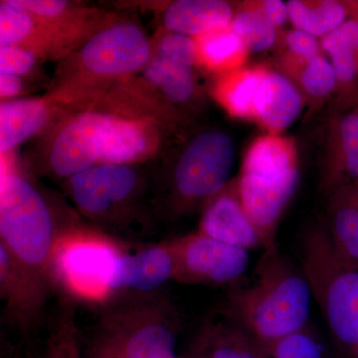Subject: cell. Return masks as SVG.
<instances>
[{"label":"cell","instance_id":"6da1fadb","mask_svg":"<svg viewBox=\"0 0 358 358\" xmlns=\"http://www.w3.org/2000/svg\"><path fill=\"white\" fill-rule=\"evenodd\" d=\"M312 300L301 267L275 244L264 249L250 284L228 289L220 310L270 353L275 343L308 327Z\"/></svg>","mask_w":358,"mask_h":358},{"label":"cell","instance_id":"7a4b0ae2","mask_svg":"<svg viewBox=\"0 0 358 358\" xmlns=\"http://www.w3.org/2000/svg\"><path fill=\"white\" fill-rule=\"evenodd\" d=\"M235 155L234 141L224 129H195L180 136L150 173L157 219L178 220L202 210L229 182Z\"/></svg>","mask_w":358,"mask_h":358},{"label":"cell","instance_id":"3957f363","mask_svg":"<svg viewBox=\"0 0 358 358\" xmlns=\"http://www.w3.org/2000/svg\"><path fill=\"white\" fill-rule=\"evenodd\" d=\"M96 308L86 358H176L182 320L164 289L114 294Z\"/></svg>","mask_w":358,"mask_h":358},{"label":"cell","instance_id":"277c9868","mask_svg":"<svg viewBox=\"0 0 358 358\" xmlns=\"http://www.w3.org/2000/svg\"><path fill=\"white\" fill-rule=\"evenodd\" d=\"M65 190L77 210L108 236L128 243L155 231L150 176L138 164H96L67 179Z\"/></svg>","mask_w":358,"mask_h":358},{"label":"cell","instance_id":"5b68a950","mask_svg":"<svg viewBox=\"0 0 358 358\" xmlns=\"http://www.w3.org/2000/svg\"><path fill=\"white\" fill-rule=\"evenodd\" d=\"M77 224L56 223L50 205L24 176L4 171L0 190V246L49 291H56L52 259L63 233Z\"/></svg>","mask_w":358,"mask_h":358},{"label":"cell","instance_id":"8992f818","mask_svg":"<svg viewBox=\"0 0 358 358\" xmlns=\"http://www.w3.org/2000/svg\"><path fill=\"white\" fill-rule=\"evenodd\" d=\"M300 263L334 343L358 358V270L339 258L324 225L308 228L301 237Z\"/></svg>","mask_w":358,"mask_h":358},{"label":"cell","instance_id":"52a82bcc","mask_svg":"<svg viewBox=\"0 0 358 358\" xmlns=\"http://www.w3.org/2000/svg\"><path fill=\"white\" fill-rule=\"evenodd\" d=\"M127 244L79 225L65 231L52 259L56 291L64 294L65 300L101 305L110 296L115 259Z\"/></svg>","mask_w":358,"mask_h":358},{"label":"cell","instance_id":"ba28073f","mask_svg":"<svg viewBox=\"0 0 358 358\" xmlns=\"http://www.w3.org/2000/svg\"><path fill=\"white\" fill-rule=\"evenodd\" d=\"M152 47L140 26L115 21L90 37L77 53L80 76L74 78L81 93L84 84H107L145 69Z\"/></svg>","mask_w":358,"mask_h":358},{"label":"cell","instance_id":"9c48e42d","mask_svg":"<svg viewBox=\"0 0 358 358\" xmlns=\"http://www.w3.org/2000/svg\"><path fill=\"white\" fill-rule=\"evenodd\" d=\"M176 274L173 281L185 285L232 289L243 281L249 267V251L200 233L169 240Z\"/></svg>","mask_w":358,"mask_h":358},{"label":"cell","instance_id":"30bf717a","mask_svg":"<svg viewBox=\"0 0 358 358\" xmlns=\"http://www.w3.org/2000/svg\"><path fill=\"white\" fill-rule=\"evenodd\" d=\"M141 72V89L152 92L148 98H155L159 109L174 126L189 128L204 105L203 90L195 69L152 54Z\"/></svg>","mask_w":358,"mask_h":358},{"label":"cell","instance_id":"8fae6325","mask_svg":"<svg viewBox=\"0 0 358 358\" xmlns=\"http://www.w3.org/2000/svg\"><path fill=\"white\" fill-rule=\"evenodd\" d=\"M105 117L91 110L61 122L49 143L47 173L67 180L100 164Z\"/></svg>","mask_w":358,"mask_h":358},{"label":"cell","instance_id":"7c38bea8","mask_svg":"<svg viewBox=\"0 0 358 358\" xmlns=\"http://www.w3.org/2000/svg\"><path fill=\"white\" fill-rule=\"evenodd\" d=\"M173 127L155 117H129L106 113L100 164H140L164 147Z\"/></svg>","mask_w":358,"mask_h":358},{"label":"cell","instance_id":"4fadbf2b","mask_svg":"<svg viewBox=\"0 0 358 358\" xmlns=\"http://www.w3.org/2000/svg\"><path fill=\"white\" fill-rule=\"evenodd\" d=\"M174 274L176 261L169 240L143 245L134 251L127 244L115 259L110 282V296L162 291L167 282L173 281Z\"/></svg>","mask_w":358,"mask_h":358},{"label":"cell","instance_id":"5bb4252c","mask_svg":"<svg viewBox=\"0 0 358 358\" xmlns=\"http://www.w3.org/2000/svg\"><path fill=\"white\" fill-rule=\"evenodd\" d=\"M197 232L248 251L266 247L262 235L245 210L237 178L205 204Z\"/></svg>","mask_w":358,"mask_h":358},{"label":"cell","instance_id":"9a60e30c","mask_svg":"<svg viewBox=\"0 0 358 358\" xmlns=\"http://www.w3.org/2000/svg\"><path fill=\"white\" fill-rule=\"evenodd\" d=\"M50 294L0 246V296L10 326L24 334L36 327Z\"/></svg>","mask_w":358,"mask_h":358},{"label":"cell","instance_id":"2e32d148","mask_svg":"<svg viewBox=\"0 0 358 358\" xmlns=\"http://www.w3.org/2000/svg\"><path fill=\"white\" fill-rule=\"evenodd\" d=\"M320 169L327 195L358 180V109L336 115L327 126Z\"/></svg>","mask_w":358,"mask_h":358},{"label":"cell","instance_id":"e0dca14e","mask_svg":"<svg viewBox=\"0 0 358 358\" xmlns=\"http://www.w3.org/2000/svg\"><path fill=\"white\" fill-rule=\"evenodd\" d=\"M73 48L103 29L100 13L62 0H8Z\"/></svg>","mask_w":358,"mask_h":358},{"label":"cell","instance_id":"ac0fdd59","mask_svg":"<svg viewBox=\"0 0 358 358\" xmlns=\"http://www.w3.org/2000/svg\"><path fill=\"white\" fill-rule=\"evenodd\" d=\"M189 358H271L251 334L219 310L200 327Z\"/></svg>","mask_w":358,"mask_h":358},{"label":"cell","instance_id":"d6986e66","mask_svg":"<svg viewBox=\"0 0 358 358\" xmlns=\"http://www.w3.org/2000/svg\"><path fill=\"white\" fill-rule=\"evenodd\" d=\"M307 105L289 78L268 67L256 99V122L266 134H282Z\"/></svg>","mask_w":358,"mask_h":358},{"label":"cell","instance_id":"ffe728a7","mask_svg":"<svg viewBox=\"0 0 358 358\" xmlns=\"http://www.w3.org/2000/svg\"><path fill=\"white\" fill-rule=\"evenodd\" d=\"M240 174L268 181L301 176L300 154L296 141L284 134L258 136L245 152Z\"/></svg>","mask_w":358,"mask_h":358},{"label":"cell","instance_id":"44dd1931","mask_svg":"<svg viewBox=\"0 0 358 358\" xmlns=\"http://www.w3.org/2000/svg\"><path fill=\"white\" fill-rule=\"evenodd\" d=\"M324 225L339 258L358 270V180L327 195Z\"/></svg>","mask_w":358,"mask_h":358},{"label":"cell","instance_id":"7402d4cb","mask_svg":"<svg viewBox=\"0 0 358 358\" xmlns=\"http://www.w3.org/2000/svg\"><path fill=\"white\" fill-rule=\"evenodd\" d=\"M234 6L223 0H178L162 15L164 30L196 37L212 30L229 27Z\"/></svg>","mask_w":358,"mask_h":358},{"label":"cell","instance_id":"603a6c76","mask_svg":"<svg viewBox=\"0 0 358 358\" xmlns=\"http://www.w3.org/2000/svg\"><path fill=\"white\" fill-rule=\"evenodd\" d=\"M266 65L245 66L220 75L214 82L211 95L230 117L256 122V99L264 77Z\"/></svg>","mask_w":358,"mask_h":358},{"label":"cell","instance_id":"cb8c5ba5","mask_svg":"<svg viewBox=\"0 0 358 358\" xmlns=\"http://www.w3.org/2000/svg\"><path fill=\"white\" fill-rule=\"evenodd\" d=\"M277 67L298 87L313 112L320 110L336 91L333 65L324 54L305 60L281 53Z\"/></svg>","mask_w":358,"mask_h":358},{"label":"cell","instance_id":"d4e9b609","mask_svg":"<svg viewBox=\"0 0 358 358\" xmlns=\"http://www.w3.org/2000/svg\"><path fill=\"white\" fill-rule=\"evenodd\" d=\"M51 108L45 99L3 101L0 105V152L20 147L44 128Z\"/></svg>","mask_w":358,"mask_h":358},{"label":"cell","instance_id":"484cf974","mask_svg":"<svg viewBox=\"0 0 358 358\" xmlns=\"http://www.w3.org/2000/svg\"><path fill=\"white\" fill-rule=\"evenodd\" d=\"M193 39L196 44L197 67L220 76L247 64L250 52L230 26L212 30Z\"/></svg>","mask_w":358,"mask_h":358},{"label":"cell","instance_id":"4316f807","mask_svg":"<svg viewBox=\"0 0 358 358\" xmlns=\"http://www.w3.org/2000/svg\"><path fill=\"white\" fill-rule=\"evenodd\" d=\"M289 20L296 29L322 39L348 20V4L336 0H289Z\"/></svg>","mask_w":358,"mask_h":358},{"label":"cell","instance_id":"83f0119b","mask_svg":"<svg viewBox=\"0 0 358 358\" xmlns=\"http://www.w3.org/2000/svg\"><path fill=\"white\" fill-rule=\"evenodd\" d=\"M74 301L65 300L48 329L39 358H84Z\"/></svg>","mask_w":358,"mask_h":358},{"label":"cell","instance_id":"f1b7e54d","mask_svg":"<svg viewBox=\"0 0 358 358\" xmlns=\"http://www.w3.org/2000/svg\"><path fill=\"white\" fill-rule=\"evenodd\" d=\"M234 16L230 27L247 47L249 52H265L278 44L280 32L270 21L242 1L234 6Z\"/></svg>","mask_w":358,"mask_h":358},{"label":"cell","instance_id":"f546056e","mask_svg":"<svg viewBox=\"0 0 358 358\" xmlns=\"http://www.w3.org/2000/svg\"><path fill=\"white\" fill-rule=\"evenodd\" d=\"M152 54L185 67H197V49L193 37L164 30L152 44Z\"/></svg>","mask_w":358,"mask_h":358},{"label":"cell","instance_id":"4dcf8cb0","mask_svg":"<svg viewBox=\"0 0 358 358\" xmlns=\"http://www.w3.org/2000/svg\"><path fill=\"white\" fill-rule=\"evenodd\" d=\"M271 358H324V348L308 327L282 338L273 346Z\"/></svg>","mask_w":358,"mask_h":358},{"label":"cell","instance_id":"1f68e13d","mask_svg":"<svg viewBox=\"0 0 358 358\" xmlns=\"http://www.w3.org/2000/svg\"><path fill=\"white\" fill-rule=\"evenodd\" d=\"M278 44L282 49L281 53L289 54L305 60H310L322 54L319 39L296 28L286 31L282 30Z\"/></svg>","mask_w":358,"mask_h":358},{"label":"cell","instance_id":"d6a6232c","mask_svg":"<svg viewBox=\"0 0 358 358\" xmlns=\"http://www.w3.org/2000/svg\"><path fill=\"white\" fill-rule=\"evenodd\" d=\"M37 57L31 52L18 46H0V74L23 76L36 64Z\"/></svg>","mask_w":358,"mask_h":358},{"label":"cell","instance_id":"836d02e7","mask_svg":"<svg viewBox=\"0 0 358 358\" xmlns=\"http://www.w3.org/2000/svg\"><path fill=\"white\" fill-rule=\"evenodd\" d=\"M336 78V91H346L355 83L358 75L357 52L338 51L329 56Z\"/></svg>","mask_w":358,"mask_h":358},{"label":"cell","instance_id":"e575fe53","mask_svg":"<svg viewBox=\"0 0 358 358\" xmlns=\"http://www.w3.org/2000/svg\"><path fill=\"white\" fill-rule=\"evenodd\" d=\"M250 6L259 11L279 31L289 20L288 6L281 0H248Z\"/></svg>","mask_w":358,"mask_h":358},{"label":"cell","instance_id":"d590c367","mask_svg":"<svg viewBox=\"0 0 358 358\" xmlns=\"http://www.w3.org/2000/svg\"><path fill=\"white\" fill-rule=\"evenodd\" d=\"M23 88L22 79L14 75L0 74V96L1 100L20 95Z\"/></svg>","mask_w":358,"mask_h":358},{"label":"cell","instance_id":"8d00e7d4","mask_svg":"<svg viewBox=\"0 0 358 358\" xmlns=\"http://www.w3.org/2000/svg\"><path fill=\"white\" fill-rule=\"evenodd\" d=\"M357 109H358V107H357Z\"/></svg>","mask_w":358,"mask_h":358}]
</instances>
